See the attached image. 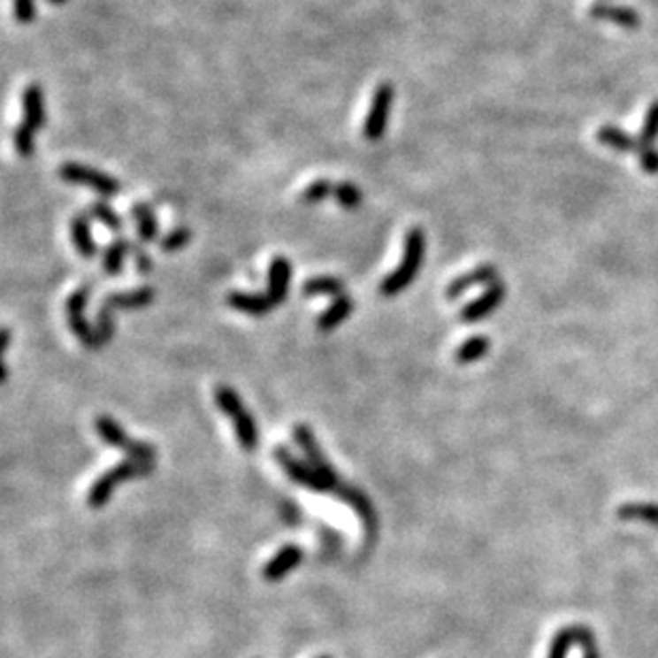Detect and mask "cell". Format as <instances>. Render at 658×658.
<instances>
[{"mask_svg": "<svg viewBox=\"0 0 658 658\" xmlns=\"http://www.w3.org/2000/svg\"><path fill=\"white\" fill-rule=\"evenodd\" d=\"M352 310H354V301L349 299L348 295L337 296V299L333 301V305L318 316V322H316L318 331H322V333L335 331L337 326H341V322L348 320V316L352 313Z\"/></svg>", "mask_w": 658, "mask_h": 658, "instance_id": "cell-19", "label": "cell"}, {"mask_svg": "<svg viewBox=\"0 0 658 658\" xmlns=\"http://www.w3.org/2000/svg\"><path fill=\"white\" fill-rule=\"evenodd\" d=\"M45 98L39 83H30L22 94V109H24V124L30 128L41 130L45 126Z\"/></svg>", "mask_w": 658, "mask_h": 658, "instance_id": "cell-16", "label": "cell"}, {"mask_svg": "<svg viewBox=\"0 0 658 658\" xmlns=\"http://www.w3.org/2000/svg\"><path fill=\"white\" fill-rule=\"evenodd\" d=\"M488 349H490V339L488 337H486V335H473L456 348V352H454V360H456L458 364L478 363V360H482L486 354H488Z\"/></svg>", "mask_w": 658, "mask_h": 658, "instance_id": "cell-23", "label": "cell"}, {"mask_svg": "<svg viewBox=\"0 0 658 658\" xmlns=\"http://www.w3.org/2000/svg\"><path fill=\"white\" fill-rule=\"evenodd\" d=\"M58 175L62 181H66V184L88 186L103 198H111L122 192V184H119L118 180H113L111 175L101 173V171L92 169V166L80 164V162H65V164H60Z\"/></svg>", "mask_w": 658, "mask_h": 658, "instance_id": "cell-6", "label": "cell"}, {"mask_svg": "<svg viewBox=\"0 0 658 658\" xmlns=\"http://www.w3.org/2000/svg\"><path fill=\"white\" fill-rule=\"evenodd\" d=\"M425 249H426V234L422 228H409L405 234L403 243V258L393 273H388L381 281L379 290L384 296H396L401 295L407 286L411 284L420 273L422 260H425Z\"/></svg>", "mask_w": 658, "mask_h": 658, "instance_id": "cell-2", "label": "cell"}, {"mask_svg": "<svg viewBox=\"0 0 658 658\" xmlns=\"http://www.w3.org/2000/svg\"><path fill=\"white\" fill-rule=\"evenodd\" d=\"M302 556L305 555H302V550L296 546V543H286L278 555L266 562L263 569V578L269 584L281 582V579L288 576V573H292L296 567L301 565Z\"/></svg>", "mask_w": 658, "mask_h": 658, "instance_id": "cell-11", "label": "cell"}, {"mask_svg": "<svg viewBox=\"0 0 658 658\" xmlns=\"http://www.w3.org/2000/svg\"><path fill=\"white\" fill-rule=\"evenodd\" d=\"M154 469L156 463H141L134 461V458H126V461L118 463L116 467H111L109 471H104L103 475H98V478L94 479V484L90 486V493H88V505H90L92 509L104 508V505L109 503V499H111L113 490H116L119 484L130 482V479L148 478Z\"/></svg>", "mask_w": 658, "mask_h": 658, "instance_id": "cell-4", "label": "cell"}, {"mask_svg": "<svg viewBox=\"0 0 658 658\" xmlns=\"http://www.w3.org/2000/svg\"><path fill=\"white\" fill-rule=\"evenodd\" d=\"M335 198L337 203L348 211H354V209L360 207L363 203V192L356 184L352 181H341V184H335Z\"/></svg>", "mask_w": 658, "mask_h": 658, "instance_id": "cell-30", "label": "cell"}, {"mask_svg": "<svg viewBox=\"0 0 658 658\" xmlns=\"http://www.w3.org/2000/svg\"><path fill=\"white\" fill-rule=\"evenodd\" d=\"M579 635H582V626L579 624L567 626V629L558 631L555 639H552L550 654H547V658H567L571 646L579 644Z\"/></svg>", "mask_w": 658, "mask_h": 658, "instance_id": "cell-25", "label": "cell"}, {"mask_svg": "<svg viewBox=\"0 0 658 658\" xmlns=\"http://www.w3.org/2000/svg\"><path fill=\"white\" fill-rule=\"evenodd\" d=\"M226 302L231 310L241 311L245 313V316H254V318L266 316V313L273 310V302L269 301V296L252 295V292H239V290L228 292Z\"/></svg>", "mask_w": 658, "mask_h": 658, "instance_id": "cell-17", "label": "cell"}, {"mask_svg": "<svg viewBox=\"0 0 658 658\" xmlns=\"http://www.w3.org/2000/svg\"><path fill=\"white\" fill-rule=\"evenodd\" d=\"M590 15H593L594 19H603V22L623 26V28H639L641 26L639 13L631 7H623V4L597 3L590 7Z\"/></svg>", "mask_w": 658, "mask_h": 658, "instance_id": "cell-15", "label": "cell"}, {"mask_svg": "<svg viewBox=\"0 0 658 658\" xmlns=\"http://www.w3.org/2000/svg\"><path fill=\"white\" fill-rule=\"evenodd\" d=\"M620 520H641L658 529V505L656 503H626L618 509Z\"/></svg>", "mask_w": 658, "mask_h": 658, "instance_id": "cell-26", "label": "cell"}, {"mask_svg": "<svg viewBox=\"0 0 658 658\" xmlns=\"http://www.w3.org/2000/svg\"><path fill=\"white\" fill-rule=\"evenodd\" d=\"M90 216H94L103 226H107L111 233H122L124 231V219L116 209H111L107 203L96 201L90 205Z\"/></svg>", "mask_w": 658, "mask_h": 658, "instance_id": "cell-27", "label": "cell"}, {"mask_svg": "<svg viewBox=\"0 0 658 658\" xmlns=\"http://www.w3.org/2000/svg\"><path fill=\"white\" fill-rule=\"evenodd\" d=\"M94 333H96L98 348L107 346L111 341L113 333H116V322H113V311L109 307L101 305V310H98L96 322H94Z\"/></svg>", "mask_w": 658, "mask_h": 658, "instance_id": "cell-29", "label": "cell"}, {"mask_svg": "<svg viewBox=\"0 0 658 658\" xmlns=\"http://www.w3.org/2000/svg\"><path fill=\"white\" fill-rule=\"evenodd\" d=\"M213 399H216L218 409L222 411L224 416L231 417L233 428L239 439V446H241L245 452L258 450L260 443L258 426H256V420L248 411V407H245L241 396L234 393L231 386H218V388L213 390Z\"/></svg>", "mask_w": 658, "mask_h": 658, "instance_id": "cell-3", "label": "cell"}, {"mask_svg": "<svg viewBox=\"0 0 658 658\" xmlns=\"http://www.w3.org/2000/svg\"><path fill=\"white\" fill-rule=\"evenodd\" d=\"M34 134L36 133L28 126V124H22V126H18L13 130V145L22 158H30V156H34V148H36Z\"/></svg>", "mask_w": 658, "mask_h": 658, "instance_id": "cell-32", "label": "cell"}, {"mask_svg": "<svg viewBox=\"0 0 658 658\" xmlns=\"http://www.w3.org/2000/svg\"><path fill=\"white\" fill-rule=\"evenodd\" d=\"M190 239H192L190 228H186V226L173 228V231L166 233L164 237H160V249L166 254L180 252L181 248H186V245L190 243Z\"/></svg>", "mask_w": 658, "mask_h": 658, "instance_id": "cell-33", "label": "cell"}, {"mask_svg": "<svg viewBox=\"0 0 658 658\" xmlns=\"http://www.w3.org/2000/svg\"><path fill=\"white\" fill-rule=\"evenodd\" d=\"M637 160H639V166L644 173L658 175V149L641 148L639 151H637Z\"/></svg>", "mask_w": 658, "mask_h": 658, "instance_id": "cell-35", "label": "cell"}, {"mask_svg": "<svg viewBox=\"0 0 658 658\" xmlns=\"http://www.w3.org/2000/svg\"><path fill=\"white\" fill-rule=\"evenodd\" d=\"M292 435H295L296 446L301 448L305 461L310 463L318 473H322V475L337 473L335 467H333L331 461H328V456L324 454V450L320 448V443H318V439H316V435H313L310 425H302V422H301V425H296L295 428H292Z\"/></svg>", "mask_w": 658, "mask_h": 658, "instance_id": "cell-9", "label": "cell"}, {"mask_svg": "<svg viewBox=\"0 0 658 658\" xmlns=\"http://www.w3.org/2000/svg\"><path fill=\"white\" fill-rule=\"evenodd\" d=\"M394 103V86L390 81L379 83L375 88L373 98H371V107L367 113V119H364V139L371 141V143H378V141L384 137L386 126H388V116L390 109H393Z\"/></svg>", "mask_w": 658, "mask_h": 658, "instance_id": "cell-7", "label": "cell"}, {"mask_svg": "<svg viewBox=\"0 0 658 658\" xmlns=\"http://www.w3.org/2000/svg\"><path fill=\"white\" fill-rule=\"evenodd\" d=\"M658 139V101H654L647 107L644 124L639 130V143L641 148H654Z\"/></svg>", "mask_w": 658, "mask_h": 658, "instance_id": "cell-28", "label": "cell"}, {"mask_svg": "<svg viewBox=\"0 0 658 658\" xmlns=\"http://www.w3.org/2000/svg\"><path fill=\"white\" fill-rule=\"evenodd\" d=\"M318 658H331V656H318Z\"/></svg>", "mask_w": 658, "mask_h": 658, "instance_id": "cell-40", "label": "cell"}, {"mask_svg": "<svg viewBox=\"0 0 658 658\" xmlns=\"http://www.w3.org/2000/svg\"><path fill=\"white\" fill-rule=\"evenodd\" d=\"M494 281H499L497 266H493V264L475 266L473 271H469V273H464V275H458L456 279H452L450 284H448L446 296L450 301H454L461 295H464L467 290L478 288V286H490V284H494Z\"/></svg>", "mask_w": 658, "mask_h": 658, "instance_id": "cell-13", "label": "cell"}, {"mask_svg": "<svg viewBox=\"0 0 658 658\" xmlns=\"http://www.w3.org/2000/svg\"><path fill=\"white\" fill-rule=\"evenodd\" d=\"M343 290H346V284L341 279L331 278V275L311 278L302 284V295L305 296H341Z\"/></svg>", "mask_w": 658, "mask_h": 658, "instance_id": "cell-24", "label": "cell"}, {"mask_svg": "<svg viewBox=\"0 0 658 658\" xmlns=\"http://www.w3.org/2000/svg\"><path fill=\"white\" fill-rule=\"evenodd\" d=\"M13 18L18 24H33L36 18L34 0H13Z\"/></svg>", "mask_w": 658, "mask_h": 658, "instance_id": "cell-34", "label": "cell"}, {"mask_svg": "<svg viewBox=\"0 0 658 658\" xmlns=\"http://www.w3.org/2000/svg\"><path fill=\"white\" fill-rule=\"evenodd\" d=\"M290 279H292V263L284 256H275L269 264V290L266 296L273 302V307H278L288 299L290 292Z\"/></svg>", "mask_w": 658, "mask_h": 658, "instance_id": "cell-12", "label": "cell"}, {"mask_svg": "<svg viewBox=\"0 0 658 658\" xmlns=\"http://www.w3.org/2000/svg\"><path fill=\"white\" fill-rule=\"evenodd\" d=\"M90 295H92L90 284H83L73 292L69 299H66V318H69L71 331L75 333V337L80 339L83 346L96 349L98 348L96 333H94V326L86 320V313H83L88 307V301H90Z\"/></svg>", "mask_w": 658, "mask_h": 658, "instance_id": "cell-8", "label": "cell"}, {"mask_svg": "<svg viewBox=\"0 0 658 658\" xmlns=\"http://www.w3.org/2000/svg\"><path fill=\"white\" fill-rule=\"evenodd\" d=\"M94 428H96V435L104 443H109L116 450L126 452L128 458H134V461L141 463H156V448L145 441H139V439L128 437L126 431L111 416H98L94 420Z\"/></svg>", "mask_w": 658, "mask_h": 658, "instance_id": "cell-5", "label": "cell"}, {"mask_svg": "<svg viewBox=\"0 0 658 658\" xmlns=\"http://www.w3.org/2000/svg\"><path fill=\"white\" fill-rule=\"evenodd\" d=\"M130 243L126 239H116L113 243H109L107 248L103 249V271L109 275V278H118L122 275L124 269V260L130 254Z\"/></svg>", "mask_w": 658, "mask_h": 658, "instance_id": "cell-22", "label": "cell"}, {"mask_svg": "<svg viewBox=\"0 0 658 658\" xmlns=\"http://www.w3.org/2000/svg\"><path fill=\"white\" fill-rule=\"evenodd\" d=\"M273 458L278 461V464L284 469L286 478L290 482H295L296 486H302V488L313 490L318 494H335L337 499H341L343 503H348L349 508L356 511V516L363 520L364 524V543L367 547H373V543L378 541V511H375L373 503L363 490L356 488V486L343 482L339 478V473L333 475H322L318 473L316 469L311 467L310 463L302 461V458H296L288 448L278 446L273 450Z\"/></svg>", "mask_w": 658, "mask_h": 658, "instance_id": "cell-1", "label": "cell"}, {"mask_svg": "<svg viewBox=\"0 0 658 658\" xmlns=\"http://www.w3.org/2000/svg\"><path fill=\"white\" fill-rule=\"evenodd\" d=\"M130 213H133L134 222H137L141 241L143 243L156 241V239H158L160 228H158V219H156L154 209H151L148 203H134L133 209H130Z\"/></svg>", "mask_w": 658, "mask_h": 658, "instance_id": "cell-21", "label": "cell"}, {"mask_svg": "<svg viewBox=\"0 0 658 658\" xmlns=\"http://www.w3.org/2000/svg\"><path fill=\"white\" fill-rule=\"evenodd\" d=\"M47 3H51V4H65V3H69V0H47Z\"/></svg>", "mask_w": 658, "mask_h": 658, "instance_id": "cell-39", "label": "cell"}, {"mask_svg": "<svg viewBox=\"0 0 658 658\" xmlns=\"http://www.w3.org/2000/svg\"><path fill=\"white\" fill-rule=\"evenodd\" d=\"M584 658H601L599 654V647H588V650H584Z\"/></svg>", "mask_w": 658, "mask_h": 658, "instance_id": "cell-38", "label": "cell"}, {"mask_svg": "<svg viewBox=\"0 0 658 658\" xmlns=\"http://www.w3.org/2000/svg\"><path fill=\"white\" fill-rule=\"evenodd\" d=\"M156 299V290L151 286H141V288L128 290V292H116V295H109L103 301L104 307H109L111 311L122 310V311H133V310H143L148 307L151 301Z\"/></svg>", "mask_w": 658, "mask_h": 658, "instance_id": "cell-14", "label": "cell"}, {"mask_svg": "<svg viewBox=\"0 0 658 658\" xmlns=\"http://www.w3.org/2000/svg\"><path fill=\"white\" fill-rule=\"evenodd\" d=\"M331 195H335V184L328 180H316L302 190L301 203H305V205H316V203H322L324 198H328Z\"/></svg>", "mask_w": 658, "mask_h": 658, "instance_id": "cell-31", "label": "cell"}, {"mask_svg": "<svg viewBox=\"0 0 658 658\" xmlns=\"http://www.w3.org/2000/svg\"><path fill=\"white\" fill-rule=\"evenodd\" d=\"M134 264H137V271L141 275H149L151 269H154V263H151V258L141 248L134 249Z\"/></svg>", "mask_w": 658, "mask_h": 658, "instance_id": "cell-36", "label": "cell"}, {"mask_svg": "<svg viewBox=\"0 0 658 658\" xmlns=\"http://www.w3.org/2000/svg\"><path fill=\"white\" fill-rule=\"evenodd\" d=\"M597 141L603 143L605 148L620 151V154H631V151L641 149L639 139L631 137L629 133H624V130L618 126H601L597 130Z\"/></svg>", "mask_w": 658, "mask_h": 658, "instance_id": "cell-20", "label": "cell"}, {"mask_svg": "<svg viewBox=\"0 0 658 658\" xmlns=\"http://www.w3.org/2000/svg\"><path fill=\"white\" fill-rule=\"evenodd\" d=\"M9 343H11V331H9V328H4V331H3V354L9 349Z\"/></svg>", "mask_w": 658, "mask_h": 658, "instance_id": "cell-37", "label": "cell"}, {"mask_svg": "<svg viewBox=\"0 0 658 658\" xmlns=\"http://www.w3.org/2000/svg\"><path fill=\"white\" fill-rule=\"evenodd\" d=\"M505 299V284L503 281H494L490 284L482 296L473 299L469 305L463 307L461 311V322L464 324H478L484 318H488L490 313L499 310V305Z\"/></svg>", "mask_w": 658, "mask_h": 658, "instance_id": "cell-10", "label": "cell"}, {"mask_svg": "<svg viewBox=\"0 0 658 658\" xmlns=\"http://www.w3.org/2000/svg\"><path fill=\"white\" fill-rule=\"evenodd\" d=\"M71 237L77 254H80L83 260H90L96 256V243H94L90 219H88L86 213H77V216L71 219Z\"/></svg>", "mask_w": 658, "mask_h": 658, "instance_id": "cell-18", "label": "cell"}]
</instances>
